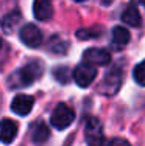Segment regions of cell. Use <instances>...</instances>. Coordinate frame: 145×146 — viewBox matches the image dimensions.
Masks as SVG:
<instances>
[{
    "mask_svg": "<svg viewBox=\"0 0 145 146\" xmlns=\"http://www.w3.org/2000/svg\"><path fill=\"white\" fill-rule=\"evenodd\" d=\"M42 73V64L37 59H33L31 62H28L27 65L20 67L19 70H16L11 76L8 78V84L11 89H19V87H27L31 86L34 81L41 76Z\"/></svg>",
    "mask_w": 145,
    "mask_h": 146,
    "instance_id": "6da1fadb",
    "label": "cell"
},
{
    "mask_svg": "<svg viewBox=\"0 0 145 146\" xmlns=\"http://www.w3.org/2000/svg\"><path fill=\"white\" fill-rule=\"evenodd\" d=\"M34 106V98L31 95H16L11 103V110L20 117H25Z\"/></svg>",
    "mask_w": 145,
    "mask_h": 146,
    "instance_id": "ba28073f",
    "label": "cell"
},
{
    "mask_svg": "<svg viewBox=\"0 0 145 146\" xmlns=\"http://www.w3.org/2000/svg\"><path fill=\"white\" fill-rule=\"evenodd\" d=\"M69 48V42L64 40L61 36H53L48 42V50L55 54H64Z\"/></svg>",
    "mask_w": 145,
    "mask_h": 146,
    "instance_id": "9a60e30c",
    "label": "cell"
},
{
    "mask_svg": "<svg viewBox=\"0 0 145 146\" xmlns=\"http://www.w3.org/2000/svg\"><path fill=\"white\" fill-rule=\"evenodd\" d=\"M86 141L89 146H103L105 145V135H103V126L98 118L91 117L88 118L84 126Z\"/></svg>",
    "mask_w": 145,
    "mask_h": 146,
    "instance_id": "277c9868",
    "label": "cell"
},
{
    "mask_svg": "<svg viewBox=\"0 0 145 146\" xmlns=\"http://www.w3.org/2000/svg\"><path fill=\"white\" fill-rule=\"evenodd\" d=\"M95 76H97V68L94 65L86 64V62L80 64L74 70V81L83 89L89 87V86L92 84V81L95 79Z\"/></svg>",
    "mask_w": 145,
    "mask_h": 146,
    "instance_id": "8992f818",
    "label": "cell"
},
{
    "mask_svg": "<svg viewBox=\"0 0 145 146\" xmlns=\"http://www.w3.org/2000/svg\"><path fill=\"white\" fill-rule=\"evenodd\" d=\"M17 135V123L9 118L0 121V141L5 145H9Z\"/></svg>",
    "mask_w": 145,
    "mask_h": 146,
    "instance_id": "30bf717a",
    "label": "cell"
},
{
    "mask_svg": "<svg viewBox=\"0 0 145 146\" xmlns=\"http://www.w3.org/2000/svg\"><path fill=\"white\" fill-rule=\"evenodd\" d=\"M83 61L89 65H106L111 62V53L105 48H89L83 53Z\"/></svg>",
    "mask_w": 145,
    "mask_h": 146,
    "instance_id": "52a82bcc",
    "label": "cell"
},
{
    "mask_svg": "<svg viewBox=\"0 0 145 146\" xmlns=\"http://www.w3.org/2000/svg\"><path fill=\"white\" fill-rule=\"evenodd\" d=\"M75 2H83V0H75Z\"/></svg>",
    "mask_w": 145,
    "mask_h": 146,
    "instance_id": "44dd1931",
    "label": "cell"
},
{
    "mask_svg": "<svg viewBox=\"0 0 145 146\" xmlns=\"http://www.w3.org/2000/svg\"><path fill=\"white\" fill-rule=\"evenodd\" d=\"M0 47H2V39H0Z\"/></svg>",
    "mask_w": 145,
    "mask_h": 146,
    "instance_id": "7402d4cb",
    "label": "cell"
},
{
    "mask_svg": "<svg viewBox=\"0 0 145 146\" xmlns=\"http://www.w3.org/2000/svg\"><path fill=\"white\" fill-rule=\"evenodd\" d=\"M136 2H137V3H140V5H142L144 8H145V0H136Z\"/></svg>",
    "mask_w": 145,
    "mask_h": 146,
    "instance_id": "ffe728a7",
    "label": "cell"
},
{
    "mask_svg": "<svg viewBox=\"0 0 145 146\" xmlns=\"http://www.w3.org/2000/svg\"><path fill=\"white\" fill-rule=\"evenodd\" d=\"M108 146H131V145H130L128 140H125V138H112L108 143Z\"/></svg>",
    "mask_w": 145,
    "mask_h": 146,
    "instance_id": "d6986e66",
    "label": "cell"
},
{
    "mask_svg": "<svg viewBox=\"0 0 145 146\" xmlns=\"http://www.w3.org/2000/svg\"><path fill=\"white\" fill-rule=\"evenodd\" d=\"M122 22L126 23L130 27H139L140 22H142V17H140V13L137 9L136 3H128L125 8V11L122 13Z\"/></svg>",
    "mask_w": 145,
    "mask_h": 146,
    "instance_id": "4fadbf2b",
    "label": "cell"
},
{
    "mask_svg": "<svg viewBox=\"0 0 145 146\" xmlns=\"http://www.w3.org/2000/svg\"><path fill=\"white\" fill-rule=\"evenodd\" d=\"M33 14L37 20L45 22L53 16V5L51 0H34L33 2Z\"/></svg>",
    "mask_w": 145,
    "mask_h": 146,
    "instance_id": "8fae6325",
    "label": "cell"
},
{
    "mask_svg": "<svg viewBox=\"0 0 145 146\" xmlns=\"http://www.w3.org/2000/svg\"><path fill=\"white\" fill-rule=\"evenodd\" d=\"M133 78H134V81H136L139 86L145 87V61L139 62V64L134 67V70H133Z\"/></svg>",
    "mask_w": 145,
    "mask_h": 146,
    "instance_id": "2e32d148",
    "label": "cell"
},
{
    "mask_svg": "<svg viewBox=\"0 0 145 146\" xmlns=\"http://www.w3.org/2000/svg\"><path fill=\"white\" fill-rule=\"evenodd\" d=\"M102 30L100 28H83V30H78L77 31V37L81 40H86V39H94V37H98Z\"/></svg>",
    "mask_w": 145,
    "mask_h": 146,
    "instance_id": "e0dca14e",
    "label": "cell"
},
{
    "mask_svg": "<svg viewBox=\"0 0 145 146\" xmlns=\"http://www.w3.org/2000/svg\"><path fill=\"white\" fill-rule=\"evenodd\" d=\"M122 81H123L122 68L119 65H116L105 75L103 81L98 86V92L105 96H114L122 87Z\"/></svg>",
    "mask_w": 145,
    "mask_h": 146,
    "instance_id": "7a4b0ae2",
    "label": "cell"
},
{
    "mask_svg": "<svg viewBox=\"0 0 145 146\" xmlns=\"http://www.w3.org/2000/svg\"><path fill=\"white\" fill-rule=\"evenodd\" d=\"M19 37L27 47L30 48H37L42 44V33L33 23H25L19 31Z\"/></svg>",
    "mask_w": 145,
    "mask_h": 146,
    "instance_id": "5b68a950",
    "label": "cell"
},
{
    "mask_svg": "<svg viewBox=\"0 0 145 146\" xmlns=\"http://www.w3.org/2000/svg\"><path fill=\"white\" fill-rule=\"evenodd\" d=\"M30 135H31V140L36 145H42L50 137V129H48V126L45 123H42V121H34L31 126H30Z\"/></svg>",
    "mask_w": 145,
    "mask_h": 146,
    "instance_id": "7c38bea8",
    "label": "cell"
},
{
    "mask_svg": "<svg viewBox=\"0 0 145 146\" xmlns=\"http://www.w3.org/2000/svg\"><path fill=\"white\" fill-rule=\"evenodd\" d=\"M20 20H22V16H20L19 11L8 13L2 20V30L5 31L6 34H11L13 31H14V28L17 27V23H20Z\"/></svg>",
    "mask_w": 145,
    "mask_h": 146,
    "instance_id": "5bb4252c",
    "label": "cell"
},
{
    "mask_svg": "<svg viewBox=\"0 0 145 146\" xmlns=\"http://www.w3.org/2000/svg\"><path fill=\"white\" fill-rule=\"evenodd\" d=\"M53 76L58 82H61V84H67L69 79H70V73H69L67 67H56L53 70Z\"/></svg>",
    "mask_w": 145,
    "mask_h": 146,
    "instance_id": "ac0fdd59",
    "label": "cell"
},
{
    "mask_svg": "<svg viewBox=\"0 0 145 146\" xmlns=\"http://www.w3.org/2000/svg\"><path fill=\"white\" fill-rule=\"evenodd\" d=\"M130 42V31L125 27H114L111 36V47L116 51H120Z\"/></svg>",
    "mask_w": 145,
    "mask_h": 146,
    "instance_id": "9c48e42d",
    "label": "cell"
},
{
    "mask_svg": "<svg viewBox=\"0 0 145 146\" xmlns=\"http://www.w3.org/2000/svg\"><path fill=\"white\" fill-rule=\"evenodd\" d=\"M75 120V112L72 110V107H69L67 104L64 103H59L55 110L51 112V117H50V123L55 129L58 131H63L65 127H69Z\"/></svg>",
    "mask_w": 145,
    "mask_h": 146,
    "instance_id": "3957f363",
    "label": "cell"
}]
</instances>
